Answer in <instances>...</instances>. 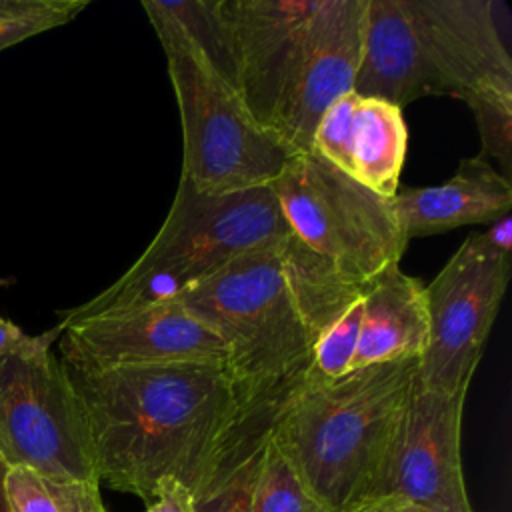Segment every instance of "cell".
<instances>
[{"label":"cell","mask_w":512,"mask_h":512,"mask_svg":"<svg viewBox=\"0 0 512 512\" xmlns=\"http://www.w3.org/2000/svg\"><path fill=\"white\" fill-rule=\"evenodd\" d=\"M288 224L272 186L206 194L180 174L160 230L138 260L108 288L62 314V320L170 302L232 260L280 246Z\"/></svg>","instance_id":"obj_3"},{"label":"cell","mask_w":512,"mask_h":512,"mask_svg":"<svg viewBox=\"0 0 512 512\" xmlns=\"http://www.w3.org/2000/svg\"><path fill=\"white\" fill-rule=\"evenodd\" d=\"M406 146L402 110L356 92L338 98L322 114L312 136V152L384 198L396 196Z\"/></svg>","instance_id":"obj_14"},{"label":"cell","mask_w":512,"mask_h":512,"mask_svg":"<svg viewBox=\"0 0 512 512\" xmlns=\"http://www.w3.org/2000/svg\"><path fill=\"white\" fill-rule=\"evenodd\" d=\"M32 336L24 334L14 322L0 318V356L14 354L30 344Z\"/></svg>","instance_id":"obj_29"},{"label":"cell","mask_w":512,"mask_h":512,"mask_svg":"<svg viewBox=\"0 0 512 512\" xmlns=\"http://www.w3.org/2000/svg\"><path fill=\"white\" fill-rule=\"evenodd\" d=\"M466 394L414 380L390 460L374 496L398 494L430 512H472L460 456Z\"/></svg>","instance_id":"obj_10"},{"label":"cell","mask_w":512,"mask_h":512,"mask_svg":"<svg viewBox=\"0 0 512 512\" xmlns=\"http://www.w3.org/2000/svg\"><path fill=\"white\" fill-rule=\"evenodd\" d=\"M146 512H198L192 490L176 478H162Z\"/></svg>","instance_id":"obj_25"},{"label":"cell","mask_w":512,"mask_h":512,"mask_svg":"<svg viewBox=\"0 0 512 512\" xmlns=\"http://www.w3.org/2000/svg\"><path fill=\"white\" fill-rule=\"evenodd\" d=\"M428 346L424 284L392 264L362 292V318L352 370L420 358Z\"/></svg>","instance_id":"obj_17"},{"label":"cell","mask_w":512,"mask_h":512,"mask_svg":"<svg viewBox=\"0 0 512 512\" xmlns=\"http://www.w3.org/2000/svg\"><path fill=\"white\" fill-rule=\"evenodd\" d=\"M352 92L386 100L400 110L418 98L436 96L406 0H368Z\"/></svg>","instance_id":"obj_16"},{"label":"cell","mask_w":512,"mask_h":512,"mask_svg":"<svg viewBox=\"0 0 512 512\" xmlns=\"http://www.w3.org/2000/svg\"><path fill=\"white\" fill-rule=\"evenodd\" d=\"M394 208L406 240L468 224H490L512 208V184L486 158H462L454 176L438 186H398Z\"/></svg>","instance_id":"obj_15"},{"label":"cell","mask_w":512,"mask_h":512,"mask_svg":"<svg viewBox=\"0 0 512 512\" xmlns=\"http://www.w3.org/2000/svg\"><path fill=\"white\" fill-rule=\"evenodd\" d=\"M346 512H430V510L420 508L414 502H410L398 494H380V496H370V498L354 504Z\"/></svg>","instance_id":"obj_28"},{"label":"cell","mask_w":512,"mask_h":512,"mask_svg":"<svg viewBox=\"0 0 512 512\" xmlns=\"http://www.w3.org/2000/svg\"><path fill=\"white\" fill-rule=\"evenodd\" d=\"M280 246L252 250L176 298L224 340L236 404L302 378L310 366L314 338L286 284Z\"/></svg>","instance_id":"obj_4"},{"label":"cell","mask_w":512,"mask_h":512,"mask_svg":"<svg viewBox=\"0 0 512 512\" xmlns=\"http://www.w3.org/2000/svg\"><path fill=\"white\" fill-rule=\"evenodd\" d=\"M368 0H322L304 70L276 124L296 154L312 150L322 114L354 90L362 54V28Z\"/></svg>","instance_id":"obj_13"},{"label":"cell","mask_w":512,"mask_h":512,"mask_svg":"<svg viewBox=\"0 0 512 512\" xmlns=\"http://www.w3.org/2000/svg\"><path fill=\"white\" fill-rule=\"evenodd\" d=\"M58 358L74 370L180 362L226 364L224 340L180 302L60 320Z\"/></svg>","instance_id":"obj_9"},{"label":"cell","mask_w":512,"mask_h":512,"mask_svg":"<svg viewBox=\"0 0 512 512\" xmlns=\"http://www.w3.org/2000/svg\"><path fill=\"white\" fill-rule=\"evenodd\" d=\"M360 318L362 296L314 340L310 366L304 374L306 380L328 382L352 372V360L360 334Z\"/></svg>","instance_id":"obj_23"},{"label":"cell","mask_w":512,"mask_h":512,"mask_svg":"<svg viewBox=\"0 0 512 512\" xmlns=\"http://www.w3.org/2000/svg\"><path fill=\"white\" fill-rule=\"evenodd\" d=\"M88 0H0V26L52 14L78 16Z\"/></svg>","instance_id":"obj_24"},{"label":"cell","mask_w":512,"mask_h":512,"mask_svg":"<svg viewBox=\"0 0 512 512\" xmlns=\"http://www.w3.org/2000/svg\"><path fill=\"white\" fill-rule=\"evenodd\" d=\"M142 10L172 26L194 52L238 92V52L224 0H144Z\"/></svg>","instance_id":"obj_19"},{"label":"cell","mask_w":512,"mask_h":512,"mask_svg":"<svg viewBox=\"0 0 512 512\" xmlns=\"http://www.w3.org/2000/svg\"><path fill=\"white\" fill-rule=\"evenodd\" d=\"M462 102L476 118L482 142L480 156L496 158L508 178L512 168V82L486 84L466 94Z\"/></svg>","instance_id":"obj_22"},{"label":"cell","mask_w":512,"mask_h":512,"mask_svg":"<svg viewBox=\"0 0 512 512\" xmlns=\"http://www.w3.org/2000/svg\"><path fill=\"white\" fill-rule=\"evenodd\" d=\"M416 374L418 358L382 362L288 396L272 432L330 512L378 492Z\"/></svg>","instance_id":"obj_2"},{"label":"cell","mask_w":512,"mask_h":512,"mask_svg":"<svg viewBox=\"0 0 512 512\" xmlns=\"http://www.w3.org/2000/svg\"><path fill=\"white\" fill-rule=\"evenodd\" d=\"M60 326L0 356V454L8 466L98 482L84 406L52 350Z\"/></svg>","instance_id":"obj_7"},{"label":"cell","mask_w":512,"mask_h":512,"mask_svg":"<svg viewBox=\"0 0 512 512\" xmlns=\"http://www.w3.org/2000/svg\"><path fill=\"white\" fill-rule=\"evenodd\" d=\"M252 512H330L308 488L274 432L262 448Z\"/></svg>","instance_id":"obj_21"},{"label":"cell","mask_w":512,"mask_h":512,"mask_svg":"<svg viewBox=\"0 0 512 512\" xmlns=\"http://www.w3.org/2000/svg\"><path fill=\"white\" fill-rule=\"evenodd\" d=\"M510 272L512 258L492 256L468 236L424 286L428 346L418 358L420 386L446 394L468 392Z\"/></svg>","instance_id":"obj_8"},{"label":"cell","mask_w":512,"mask_h":512,"mask_svg":"<svg viewBox=\"0 0 512 512\" xmlns=\"http://www.w3.org/2000/svg\"><path fill=\"white\" fill-rule=\"evenodd\" d=\"M8 462L2 458L0 454V512H10V506H8V494H6V476H8Z\"/></svg>","instance_id":"obj_30"},{"label":"cell","mask_w":512,"mask_h":512,"mask_svg":"<svg viewBox=\"0 0 512 512\" xmlns=\"http://www.w3.org/2000/svg\"><path fill=\"white\" fill-rule=\"evenodd\" d=\"M224 4L238 52V94L248 112L272 130L304 70L322 0Z\"/></svg>","instance_id":"obj_11"},{"label":"cell","mask_w":512,"mask_h":512,"mask_svg":"<svg viewBox=\"0 0 512 512\" xmlns=\"http://www.w3.org/2000/svg\"><path fill=\"white\" fill-rule=\"evenodd\" d=\"M166 56L182 120V176L206 194L270 186L296 152L244 106L166 22L148 18Z\"/></svg>","instance_id":"obj_5"},{"label":"cell","mask_w":512,"mask_h":512,"mask_svg":"<svg viewBox=\"0 0 512 512\" xmlns=\"http://www.w3.org/2000/svg\"><path fill=\"white\" fill-rule=\"evenodd\" d=\"M280 260L292 300L314 340L364 292L340 276L330 262L296 242L290 230L280 246Z\"/></svg>","instance_id":"obj_18"},{"label":"cell","mask_w":512,"mask_h":512,"mask_svg":"<svg viewBox=\"0 0 512 512\" xmlns=\"http://www.w3.org/2000/svg\"><path fill=\"white\" fill-rule=\"evenodd\" d=\"M66 372L86 412L100 482L146 504L162 478H176L194 494L236 412L226 364Z\"/></svg>","instance_id":"obj_1"},{"label":"cell","mask_w":512,"mask_h":512,"mask_svg":"<svg viewBox=\"0 0 512 512\" xmlns=\"http://www.w3.org/2000/svg\"><path fill=\"white\" fill-rule=\"evenodd\" d=\"M472 240L478 244L480 250L500 256V258H510L512 252V216L506 214L494 222H490L484 230L472 232Z\"/></svg>","instance_id":"obj_27"},{"label":"cell","mask_w":512,"mask_h":512,"mask_svg":"<svg viewBox=\"0 0 512 512\" xmlns=\"http://www.w3.org/2000/svg\"><path fill=\"white\" fill-rule=\"evenodd\" d=\"M10 512H106L100 484L56 478L26 466H12L6 476Z\"/></svg>","instance_id":"obj_20"},{"label":"cell","mask_w":512,"mask_h":512,"mask_svg":"<svg viewBox=\"0 0 512 512\" xmlns=\"http://www.w3.org/2000/svg\"><path fill=\"white\" fill-rule=\"evenodd\" d=\"M436 96L462 100L494 82H512L508 10L494 0H406Z\"/></svg>","instance_id":"obj_12"},{"label":"cell","mask_w":512,"mask_h":512,"mask_svg":"<svg viewBox=\"0 0 512 512\" xmlns=\"http://www.w3.org/2000/svg\"><path fill=\"white\" fill-rule=\"evenodd\" d=\"M74 20V16L68 14H52V16H40V18H32V20H22V22H14V24H6L0 26V50L10 48L26 38H32L36 34H42L46 30L58 28L66 22Z\"/></svg>","instance_id":"obj_26"},{"label":"cell","mask_w":512,"mask_h":512,"mask_svg":"<svg viewBox=\"0 0 512 512\" xmlns=\"http://www.w3.org/2000/svg\"><path fill=\"white\" fill-rule=\"evenodd\" d=\"M290 236L366 288L400 264L406 236L394 200L358 184L316 152L296 154L270 184Z\"/></svg>","instance_id":"obj_6"}]
</instances>
